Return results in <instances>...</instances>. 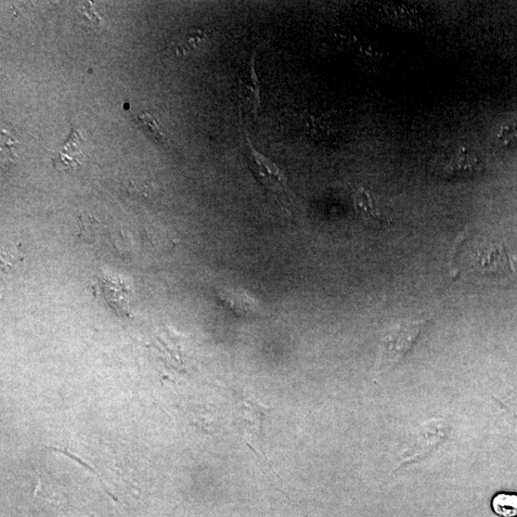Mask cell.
Segmentation results:
<instances>
[{"label":"cell","instance_id":"obj_1","mask_svg":"<svg viewBox=\"0 0 517 517\" xmlns=\"http://www.w3.org/2000/svg\"><path fill=\"white\" fill-rule=\"evenodd\" d=\"M429 320L398 323L388 328L382 338L377 373L390 372L411 351Z\"/></svg>","mask_w":517,"mask_h":517},{"label":"cell","instance_id":"obj_2","mask_svg":"<svg viewBox=\"0 0 517 517\" xmlns=\"http://www.w3.org/2000/svg\"><path fill=\"white\" fill-rule=\"evenodd\" d=\"M431 166L437 176L445 179L472 178L485 170V162L480 155L467 147L449 148L438 152Z\"/></svg>","mask_w":517,"mask_h":517},{"label":"cell","instance_id":"obj_3","mask_svg":"<svg viewBox=\"0 0 517 517\" xmlns=\"http://www.w3.org/2000/svg\"><path fill=\"white\" fill-rule=\"evenodd\" d=\"M244 155L258 183L275 193L282 201L291 202L286 176L273 160L253 147L249 137H245Z\"/></svg>","mask_w":517,"mask_h":517},{"label":"cell","instance_id":"obj_4","mask_svg":"<svg viewBox=\"0 0 517 517\" xmlns=\"http://www.w3.org/2000/svg\"><path fill=\"white\" fill-rule=\"evenodd\" d=\"M448 432L449 426L443 419H431L423 423L414 434L412 442L396 470L428 458L445 443Z\"/></svg>","mask_w":517,"mask_h":517},{"label":"cell","instance_id":"obj_5","mask_svg":"<svg viewBox=\"0 0 517 517\" xmlns=\"http://www.w3.org/2000/svg\"><path fill=\"white\" fill-rule=\"evenodd\" d=\"M267 415V407L258 400L250 398L244 400L243 404V422L245 437L250 447L257 455L268 464L261 444L263 423Z\"/></svg>","mask_w":517,"mask_h":517},{"label":"cell","instance_id":"obj_6","mask_svg":"<svg viewBox=\"0 0 517 517\" xmlns=\"http://www.w3.org/2000/svg\"><path fill=\"white\" fill-rule=\"evenodd\" d=\"M354 202L357 213L366 221L374 224L390 223V217L385 215L379 201L369 191L360 188L356 193Z\"/></svg>","mask_w":517,"mask_h":517},{"label":"cell","instance_id":"obj_7","mask_svg":"<svg viewBox=\"0 0 517 517\" xmlns=\"http://www.w3.org/2000/svg\"><path fill=\"white\" fill-rule=\"evenodd\" d=\"M491 509L500 517H517V495L497 494L491 500Z\"/></svg>","mask_w":517,"mask_h":517},{"label":"cell","instance_id":"obj_8","mask_svg":"<svg viewBox=\"0 0 517 517\" xmlns=\"http://www.w3.org/2000/svg\"><path fill=\"white\" fill-rule=\"evenodd\" d=\"M205 34L200 30H193L185 37V41L178 44L177 50L179 54H185L187 52L198 48L205 40Z\"/></svg>","mask_w":517,"mask_h":517},{"label":"cell","instance_id":"obj_9","mask_svg":"<svg viewBox=\"0 0 517 517\" xmlns=\"http://www.w3.org/2000/svg\"><path fill=\"white\" fill-rule=\"evenodd\" d=\"M140 121L144 123L149 129L151 135L155 139H161L164 134L160 131V127L155 119L148 113H144L139 116Z\"/></svg>","mask_w":517,"mask_h":517},{"label":"cell","instance_id":"obj_10","mask_svg":"<svg viewBox=\"0 0 517 517\" xmlns=\"http://www.w3.org/2000/svg\"><path fill=\"white\" fill-rule=\"evenodd\" d=\"M496 403L499 404L500 407L502 408L504 414L506 415V419L508 422L513 426V428L517 431V413L512 411L505 406L502 405L499 400H496Z\"/></svg>","mask_w":517,"mask_h":517}]
</instances>
